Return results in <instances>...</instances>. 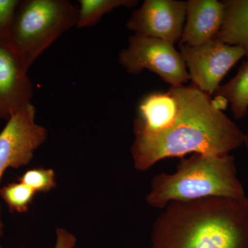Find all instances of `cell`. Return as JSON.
Masks as SVG:
<instances>
[{
  "label": "cell",
  "mask_w": 248,
  "mask_h": 248,
  "mask_svg": "<svg viewBox=\"0 0 248 248\" xmlns=\"http://www.w3.org/2000/svg\"><path fill=\"white\" fill-rule=\"evenodd\" d=\"M223 3L224 19L215 40L240 47L248 59V0H226Z\"/></svg>",
  "instance_id": "12"
},
{
  "label": "cell",
  "mask_w": 248,
  "mask_h": 248,
  "mask_svg": "<svg viewBox=\"0 0 248 248\" xmlns=\"http://www.w3.org/2000/svg\"><path fill=\"white\" fill-rule=\"evenodd\" d=\"M169 91L177 104V116L170 126L151 131L134 125L131 154L137 170L146 171L161 160L190 153L229 155L244 145L245 133L207 93L194 85Z\"/></svg>",
  "instance_id": "1"
},
{
  "label": "cell",
  "mask_w": 248,
  "mask_h": 248,
  "mask_svg": "<svg viewBox=\"0 0 248 248\" xmlns=\"http://www.w3.org/2000/svg\"><path fill=\"white\" fill-rule=\"evenodd\" d=\"M29 69L8 42H0V120L8 121L32 104Z\"/></svg>",
  "instance_id": "9"
},
{
  "label": "cell",
  "mask_w": 248,
  "mask_h": 248,
  "mask_svg": "<svg viewBox=\"0 0 248 248\" xmlns=\"http://www.w3.org/2000/svg\"><path fill=\"white\" fill-rule=\"evenodd\" d=\"M177 114V104L170 91L155 92L143 97L139 104L138 117L134 125L151 131L170 126Z\"/></svg>",
  "instance_id": "11"
},
{
  "label": "cell",
  "mask_w": 248,
  "mask_h": 248,
  "mask_svg": "<svg viewBox=\"0 0 248 248\" xmlns=\"http://www.w3.org/2000/svg\"><path fill=\"white\" fill-rule=\"evenodd\" d=\"M76 238L74 235L63 229L57 231V241L55 248H73L76 246ZM0 248L1 246H0Z\"/></svg>",
  "instance_id": "18"
},
{
  "label": "cell",
  "mask_w": 248,
  "mask_h": 248,
  "mask_svg": "<svg viewBox=\"0 0 248 248\" xmlns=\"http://www.w3.org/2000/svg\"><path fill=\"white\" fill-rule=\"evenodd\" d=\"M186 1L145 0L133 11L126 27L134 34L174 45L179 42L186 21Z\"/></svg>",
  "instance_id": "8"
},
{
  "label": "cell",
  "mask_w": 248,
  "mask_h": 248,
  "mask_svg": "<svg viewBox=\"0 0 248 248\" xmlns=\"http://www.w3.org/2000/svg\"><path fill=\"white\" fill-rule=\"evenodd\" d=\"M78 9L68 0H20L8 43L28 68L67 31L76 27Z\"/></svg>",
  "instance_id": "4"
},
{
  "label": "cell",
  "mask_w": 248,
  "mask_h": 248,
  "mask_svg": "<svg viewBox=\"0 0 248 248\" xmlns=\"http://www.w3.org/2000/svg\"><path fill=\"white\" fill-rule=\"evenodd\" d=\"M35 192H46L56 186L55 174L53 169H33L29 170L19 179Z\"/></svg>",
  "instance_id": "16"
},
{
  "label": "cell",
  "mask_w": 248,
  "mask_h": 248,
  "mask_svg": "<svg viewBox=\"0 0 248 248\" xmlns=\"http://www.w3.org/2000/svg\"><path fill=\"white\" fill-rule=\"evenodd\" d=\"M32 104L13 115L0 133V182L9 168L17 169L30 163L34 152L45 141L47 130L35 122ZM3 223L0 210V237Z\"/></svg>",
  "instance_id": "7"
},
{
  "label": "cell",
  "mask_w": 248,
  "mask_h": 248,
  "mask_svg": "<svg viewBox=\"0 0 248 248\" xmlns=\"http://www.w3.org/2000/svg\"><path fill=\"white\" fill-rule=\"evenodd\" d=\"M35 194L31 187L20 182L10 183L0 188V197L10 210L18 213H27Z\"/></svg>",
  "instance_id": "15"
},
{
  "label": "cell",
  "mask_w": 248,
  "mask_h": 248,
  "mask_svg": "<svg viewBox=\"0 0 248 248\" xmlns=\"http://www.w3.org/2000/svg\"><path fill=\"white\" fill-rule=\"evenodd\" d=\"M179 53L194 86L210 97L227 73L245 57L240 47L215 39L197 46H179Z\"/></svg>",
  "instance_id": "6"
},
{
  "label": "cell",
  "mask_w": 248,
  "mask_h": 248,
  "mask_svg": "<svg viewBox=\"0 0 248 248\" xmlns=\"http://www.w3.org/2000/svg\"><path fill=\"white\" fill-rule=\"evenodd\" d=\"M245 196L232 155L193 154L181 158L175 172L153 177L146 202L152 208L162 210L174 202Z\"/></svg>",
  "instance_id": "3"
},
{
  "label": "cell",
  "mask_w": 248,
  "mask_h": 248,
  "mask_svg": "<svg viewBox=\"0 0 248 248\" xmlns=\"http://www.w3.org/2000/svg\"><path fill=\"white\" fill-rule=\"evenodd\" d=\"M151 248H248V197H211L166 205Z\"/></svg>",
  "instance_id": "2"
},
{
  "label": "cell",
  "mask_w": 248,
  "mask_h": 248,
  "mask_svg": "<svg viewBox=\"0 0 248 248\" xmlns=\"http://www.w3.org/2000/svg\"><path fill=\"white\" fill-rule=\"evenodd\" d=\"M20 0H0V42H8L15 13Z\"/></svg>",
  "instance_id": "17"
},
{
  "label": "cell",
  "mask_w": 248,
  "mask_h": 248,
  "mask_svg": "<svg viewBox=\"0 0 248 248\" xmlns=\"http://www.w3.org/2000/svg\"><path fill=\"white\" fill-rule=\"evenodd\" d=\"M119 62L129 74L139 75L148 70L171 87L183 86L190 80L185 63L174 45L153 37L130 36L128 47L119 54Z\"/></svg>",
  "instance_id": "5"
},
{
  "label": "cell",
  "mask_w": 248,
  "mask_h": 248,
  "mask_svg": "<svg viewBox=\"0 0 248 248\" xmlns=\"http://www.w3.org/2000/svg\"><path fill=\"white\" fill-rule=\"evenodd\" d=\"M76 28L85 29L94 27L104 15L120 7L133 8L137 0H79Z\"/></svg>",
  "instance_id": "14"
},
{
  "label": "cell",
  "mask_w": 248,
  "mask_h": 248,
  "mask_svg": "<svg viewBox=\"0 0 248 248\" xmlns=\"http://www.w3.org/2000/svg\"><path fill=\"white\" fill-rule=\"evenodd\" d=\"M244 145L245 146H246V151H247L248 155V130L246 133H245Z\"/></svg>",
  "instance_id": "19"
},
{
  "label": "cell",
  "mask_w": 248,
  "mask_h": 248,
  "mask_svg": "<svg viewBox=\"0 0 248 248\" xmlns=\"http://www.w3.org/2000/svg\"><path fill=\"white\" fill-rule=\"evenodd\" d=\"M224 4L217 0L186 1V24L179 46H197L213 40L224 19Z\"/></svg>",
  "instance_id": "10"
},
{
  "label": "cell",
  "mask_w": 248,
  "mask_h": 248,
  "mask_svg": "<svg viewBox=\"0 0 248 248\" xmlns=\"http://www.w3.org/2000/svg\"><path fill=\"white\" fill-rule=\"evenodd\" d=\"M215 97L221 98L231 106L235 120L245 118L248 111V59L229 81L220 86Z\"/></svg>",
  "instance_id": "13"
}]
</instances>
